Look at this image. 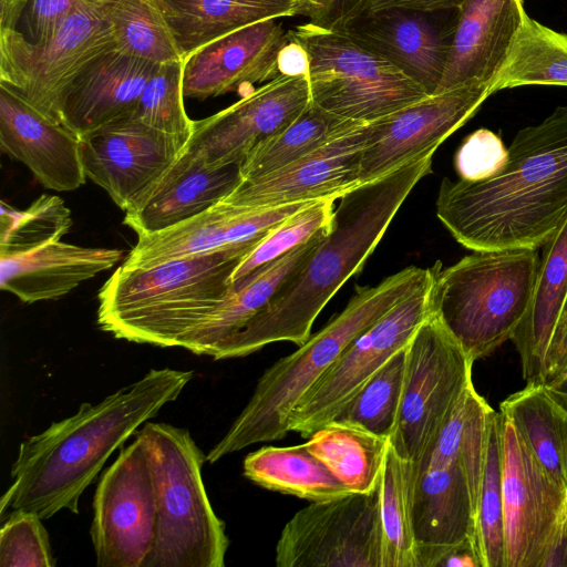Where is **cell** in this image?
<instances>
[{
  "label": "cell",
  "mask_w": 567,
  "mask_h": 567,
  "mask_svg": "<svg viewBox=\"0 0 567 567\" xmlns=\"http://www.w3.org/2000/svg\"><path fill=\"white\" fill-rule=\"evenodd\" d=\"M495 176L443 178L436 216L470 250L538 249L567 218V105L519 130Z\"/></svg>",
  "instance_id": "6da1fadb"
},
{
  "label": "cell",
  "mask_w": 567,
  "mask_h": 567,
  "mask_svg": "<svg viewBox=\"0 0 567 567\" xmlns=\"http://www.w3.org/2000/svg\"><path fill=\"white\" fill-rule=\"evenodd\" d=\"M193 371L152 369L96 404L52 423L21 442L12 483L1 498L7 511L23 509L47 519L62 509L79 513V501L105 462L137 429L175 401Z\"/></svg>",
  "instance_id": "7a4b0ae2"
},
{
  "label": "cell",
  "mask_w": 567,
  "mask_h": 567,
  "mask_svg": "<svg viewBox=\"0 0 567 567\" xmlns=\"http://www.w3.org/2000/svg\"><path fill=\"white\" fill-rule=\"evenodd\" d=\"M433 154L426 153L340 197L319 246L214 359L246 357L280 341L301 346L318 315L361 270L414 186L431 172Z\"/></svg>",
  "instance_id": "3957f363"
},
{
  "label": "cell",
  "mask_w": 567,
  "mask_h": 567,
  "mask_svg": "<svg viewBox=\"0 0 567 567\" xmlns=\"http://www.w3.org/2000/svg\"><path fill=\"white\" fill-rule=\"evenodd\" d=\"M265 235L148 268L121 265L99 291V327L117 339L177 347L226 296L235 270Z\"/></svg>",
  "instance_id": "277c9868"
},
{
  "label": "cell",
  "mask_w": 567,
  "mask_h": 567,
  "mask_svg": "<svg viewBox=\"0 0 567 567\" xmlns=\"http://www.w3.org/2000/svg\"><path fill=\"white\" fill-rule=\"evenodd\" d=\"M434 270L435 265L410 266L373 287L357 288L339 315L261 374L248 403L209 450L207 462L215 463L256 443L284 439L290 432L289 415L301 396L359 334L425 285Z\"/></svg>",
  "instance_id": "5b68a950"
},
{
  "label": "cell",
  "mask_w": 567,
  "mask_h": 567,
  "mask_svg": "<svg viewBox=\"0 0 567 567\" xmlns=\"http://www.w3.org/2000/svg\"><path fill=\"white\" fill-rule=\"evenodd\" d=\"M495 413L472 382L432 449L411 461L420 567H437L451 549L466 540L476 550V516Z\"/></svg>",
  "instance_id": "8992f818"
},
{
  "label": "cell",
  "mask_w": 567,
  "mask_h": 567,
  "mask_svg": "<svg viewBox=\"0 0 567 567\" xmlns=\"http://www.w3.org/2000/svg\"><path fill=\"white\" fill-rule=\"evenodd\" d=\"M536 248L472 250L435 271L432 311L473 361L511 340L526 317L537 284Z\"/></svg>",
  "instance_id": "52a82bcc"
},
{
  "label": "cell",
  "mask_w": 567,
  "mask_h": 567,
  "mask_svg": "<svg viewBox=\"0 0 567 567\" xmlns=\"http://www.w3.org/2000/svg\"><path fill=\"white\" fill-rule=\"evenodd\" d=\"M135 435L147 450L156 526L143 567H224L229 540L202 477L206 455L186 429L146 422Z\"/></svg>",
  "instance_id": "ba28073f"
},
{
  "label": "cell",
  "mask_w": 567,
  "mask_h": 567,
  "mask_svg": "<svg viewBox=\"0 0 567 567\" xmlns=\"http://www.w3.org/2000/svg\"><path fill=\"white\" fill-rule=\"evenodd\" d=\"M288 34L309 54L311 101L330 113L370 123L429 96L390 62L339 31L309 21Z\"/></svg>",
  "instance_id": "9c48e42d"
},
{
  "label": "cell",
  "mask_w": 567,
  "mask_h": 567,
  "mask_svg": "<svg viewBox=\"0 0 567 567\" xmlns=\"http://www.w3.org/2000/svg\"><path fill=\"white\" fill-rule=\"evenodd\" d=\"M474 361L432 311L406 346L402 395L390 444L417 460L434 445L472 381Z\"/></svg>",
  "instance_id": "30bf717a"
},
{
  "label": "cell",
  "mask_w": 567,
  "mask_h": 567,
  "mask_svg": "<svg viewBox=\"0 0 567 567\" xmlns=\"http://www.w3.org/2000/svg\"><path fill=\"white\" fill-rule=\"evenodd\" d=\"M114 48L111 27L94 6H78L43 44L29 42L17 30H0V84L62 124V100L70 84Z\"/></svg>",
  "instance_id": "8fae6325"
},
{
  "label": "cell",
  "mask_w": 567,
  "mask_h": 567,
  "mask_svg": "<svg viewBox=\"0 0 567 567\" xmlns=\"http://www.w3.org/2000/svg\"><path fill=\"white\" fill-rule=\"evenodd\" d=\"M433 277L359 334L337 361L301 396L289 415L288 427L302 437L333 421L363 384L398 350L408 346L432 312Z\"/></svg>",
  "instance_id": "7c38bea8"
},
{
  "label": "cell",
  "mask_w": 567,
  "mask_h": 567,
  "mask_svg": "<svg viewBox=\"0 0 567 567\" xmlns=\"http://www.w3.org/2000/svg\"><path fill=\"white\" fill-rule=\"evenodd\" d=\"M275 560L278 567H382L379 486L298 511L280 533Z\"/></svg>",
  "instance_id": "4fadbf2b"
},
{
  "label": "cell",
  "mask_w": 567,
  "mask_h": 567,
  "mask_svg": "<svg viewBox=\"0 0 567 567\" xmlns=\"http://www.w3.org/2000/svg\"><path fill=\"white\" fill-rule=\"evenodd\" d=\"M156 495L146 446L134 434L103 472L90 528L96 566L143 567L155 537Z\"/></svg>",
  "instance_id": "5bb4252c"
},
{
  "label": "cell",
  "mask_w": 567,
  "mask_h": 567,
  "mask_svg": "<svg viewBox=\"0 0 567 567\" xmlns=\"http://www.w3.org/2000/svg\"><path fill=\"white\" fill-rule=\"evenodd\" d=\"M505 567H540L561 520L567 489L544 468L514 424L497 413Z\"/></svg>",
  "instance_id": "9a60e30c"
},
{
  "label": "cell",
  "mask_w": 567,
  "mask_h": 567,
  "mask_svg": "<svg viewBox=\"0 0 567 567\" xmlns=\"http://www.w3.org/2000/svg\"><path fill=\"white\" fill-rule=\"evenodd\" d=\"M491 94V83H470L425 96L367 123L360 184L378 179L426 153H434Z\"/></svg>",
  "instance_id": "2e32d148"
},
{
  "label": "cell",
  "mask_w": 567,
  "mask_h": 567,
  "mask_svg": "<svg viewBox=\"0 0 567 567\" xmlns=\"http://www.w3.org/2000/svg\"><path fill=\"white\" fill-rule=\"evenodd\" d=\"M457 18L458 8L389 7L368 9L334 30L433 95L445 71Z\"/></svg>",
  "instance_id": "e0dca14e"
},
{
  "label": "cell",
  "mask_w": 567,
  "mask_h": 567,
  "mask_svg": "<svg viewBox=\"0 0 567 567\" xmlns=\"http://www.w3.org/2000/svg\"><path fill=\"white\" fill-rule=\"evenodd\" d=\"M80 143L86 178L102 187L123 212L141 200L186 147L177 137L132 116L83 135Z\"/></svg>",
  "instance_id": "ac0fdd59"
},
{
  "label": "cell",
  "mask_w": 567,
  "mask_h": 567,
  "mask_svg": "<svg viewBox=\"0 0 567 567\" xmlns=\"http://www.w3.org/2000/svg\"><path fill=\"white\" fill-rule=\"evenodd\" d=\"M310 101L309 76L279 75L227 109L195 121L185 150L209 166L241 164L259 143L295 121Z\"/></svg>",
  "instance_id": "d6986e66"
},
{
  "label": "cell",
  "mask_w": 567,
  "mask_h": 567,
  "mask_svg": "<svg viewBox=\"0 0 567 567\" xmlns=\"http://www.w3.org/2000/svg\"><path fill=\"white\" fill-rule=\"evenodd\" d=\"M367 123L269 174L244 179L224 199L245 209L272 208L321 199H339L360 184Z\"/></svg>",
  "instance_id": "ffe728a7"
},
{
  "label": "cell",
  "mask_w": 567,
  "mask_h": 567,
  "mask_svg": "<svg viewBox=\"0 0 567 567\" xmlns=\"http://www.w3.org/2000/svg\"><path fill=\"white\" fill-rule=\"evenodd\" d=\"M288 41L277 19H268L198 48L183 60L184 96L205 100L276 79L277 56Z\"/></svg>",
  "instance_id": "44dd1931"
},
{
  "label": "cell",
  "mask_w": 567,
  "mask_h": 567,
  "mask_svg": "<svg viewBox=\"0 0 567 567\" xmlns=\"http://www.w3.org/2000/svg\"><path fill=\"white\" fill-rule=\"evenodd\" d=\"M309 203L245 209L223 202L166 229L137 235L126 268H148L172 259L216 250L265 235Z\"/></svg>",
  "instance_id": "7402d4cb"
},
{
  "label": "cell",
  "mask_w": 567,
  "mask_h": 567,
  "mask_svg": "<svg viewBox=\"0 0 567 567\" xmlns=\"http://www.w3.org/2000/svg\"><path fill=\"white\" fill-rule=\"evenodd\" d=\"M0 148L25 165L48 189L71 192L86 181L80 137L1 84Z\"/></svg>",
  "instance_id": "603a6c76"
},
{
  "label": "cell",
  "mask_w": 567,
  "mask_h": 567,
  "mask_svg": "<svg viewBox=\"0 0 567 567\" xmlns=\"http://www.w3.org/2000/svg\"><path fill=\"white\" fill-rule=\"evenodd\" d=\"M527 16L523 0H465L435 94L470 83L493 84Z\"/></svg>",
  "instance_id": "cb8c5ba5"
},
{
  "label": "cell",
  "mask_w": 567,
  "mask_h": 567,
  "mask_svg": "<svg viewBox=\"0 0 567 567\" xmlns=\"http://www.w3.org/2000/svg\"><path fill=\"white\" fill-rule=\"evenodd\" d=\"M241 181L240 164L209 166L185 150L141 200L125 212L123 223L137 235L166 229L217 205Z\"/></svg>",
  "instance_id": "d4e9b609"
},
{
  "label": "cell",
  "mask_w": 567,
  "mask_h": 567,
  "mask_svg": "<svg viewBox=\"0 0 567 567\" xmlns=\"http://www.w3.org/2000/svg\"><path fill=\"white\" fill-rule=\"evenodd\" d=\"M161 64L112 49L94 59L70 84L61 109L62 124L79 137L132 116Z\"/></svg>",
  "instance_id": "484cf974"
},
{
  "label": "cell",
  "mask_w": 567,
  "mask_h": 567,
  "mask_svg": "<svg viewBox=\"0 0 567 567\" xmlns=\"http://www.w3.org/2000/svg\"><path fill=\"white\" fill-rule=\"evenodd\" d=\"M330 227L331 225L280 258L233 282L215 309L204 321L183 336L177 347L198 355L215 358L301 268Z\"/></svg>",
  "instance_id": "4316f807"
},
{
  "label": "cell",
  "mask_w": 567,
  "mask_h": 567,
  "mask_svg": "<svg viewBox=\"0 0 567 567\" xmlns=\"http://www.w3.org/2000/svg\"><path fill=\"white\" fill-rule=\"evenodd\" d=\"M122 257L117 248L53 241L23 255L0 257V288L25 303L59 299Z\"/></svg>",
  "instance_id": "83f0119b"
},
{
  "label": "cell",
  "mask_w": 567,
  "mask_h": 567,
  "mask_svg": "<svg viewBox=\"0 0 567 567\" xmlns=\"http://www.w3.org/2000/svg\"><path fill=\"white\" fill-rule=\"evenodd\" d=\"M529 310L512 337L527 382H544L548 344L567 298V218L544 244Z\"/></svg>",
  "instance_id": "f1b7e54d"
},
{
  "label": "cell",
  "mask_w": 567,
  "mask_h": 567,
  "mask_svg": "<svg viewBox=\"0 0 567 567\" xmlns=\"http://www.w3.org/2000/svg\"><path fill=\"white\" fill-rule=\"evenodd\" d=\"M183 58L238 29L296 16L292 0H155Z\"/></svg>",
  "instance_id": "f546056e"
},
{
  "label": "cell",
  "mask_w": 567,
  "mask_h": 567,
  "mask_svg": "<svg viewBox=\"0 0 567 567\" xmlns=\"http://www.w3.org/2000/svg\"><path fill=\"white\" fill-rule=\"evenodd\" d=\"M527 446L555 481L567 489V409L542 382L526 386L499 404Z\"/></svg>",
  "instance_id": "4dcf8cb0"
},
{
  "label": "cell",
  "mask_w": 567,
  "mask_h": 567,
  "mask_svg": "<svg viewBox=\"0 0 567 567\" xmlns=\"http://www.w3.org/2000/svg\"><path fill=\"white\" fill-rule=\"evenodd\" d=\"M389 444V437L342 420L329 422L306 442L351 493L362 494L378 488Z\"/></svg>",
  "instance_id": "1f68e13d"
},
{
  "label": "cell",
  "mask_w": 567,
  "mask_h": 567,
  "mask_svg": "<svg viewBox=\"0 0 567 567\" xmlns=\"http://www.w3.org/2000/svg\"><path fill=\"white\" fill-rule=\"evenodd\" d=\"M244 475L256 485L310 502L346 496L351 492L315 456L306 443L264 446L246 455Z\"/></svg>",
  "instance_id": "d6a6232c"
},
{
  "label": "cell",
  "mask_w": 567,
  "mask_h": 567,
  "mask_svg": "<svg viewBox=\"0 0 567 567\" xmlns=\"http://www.w3.org/2000/svg\"><path fill=\"white\" fill-rule=\"evenodd\" d=\"M360 124L310 101L295 121L250 151L240 164L243 181L287 166Z\"/></svg>",
  "instance_id": "836d02e7"
},
{
  "label": "cell",
  "mask_w": 567,
  "mask_h": 567,
  "mask_svg": "<svg viewBox=\"0 0 567 567\" xmlns=\"http://www.w3.org/2000/svg\"><path fill=\"white\" fill-rule=\"evenodd\" d=\"M524 85L567 86V34L527 16L492 93Z\"/></svg>",
  "instance_id": "e575fe53"
},
{
  "label": "cell",
  "mask_w": 567,
  "mask_h": 567,
  "mask_svg": "<svg viewBox=\"0 0 567 567\" xmlns=\"http://www.w3.org/2000/svg\"><path fill=\"white\" fill-rule=\"evenodd\" d=\"M411 461L389 444L379 482L382 567H420L412 519Z\"/></svg>",
  "instance_id": "d590c367"
},
{
  "label": "cell",
  "mask_w": 567,
  "mask_h": 567,
  "mask_svg": "<svg viewBox=\"0 0 567 567\" xmlns=\"http://www.w3.org/2000/svg\"><path fill=\"white\" fill-rule=\"evenodd\" d=\"M99 7L115 49L155 64L184 60L155 0H109Z\"/></svg>",
  "instance_id": "8d00e7d4"
},
{
  "label": "cell",
  "mask_w": 567,
  "mask_h": 567,
  "mask_svg": "<svg viewBox=\"0 0 567 567\" xmlns=\"http://www.w3.org/2000/svg\"><path fill=\"white\" fill-rule=\"evenodd\" d=\"M73 224L71 210L56 195L42 194L19 210L1 202L0 257L23 255L59 241Z\"/></svg>",
  "instance_id": "74e56055"
},
{
  "label": "cell",
  "mask_w": 567,
  "mask_h": 567,
  "mask_svg": "<svg viewBox=\"0 0 567 567\" xmlns=\"http://www.w3.org/2000/svg\"><path fill=\"white\" fill-rule=\"evenodd\" d=\"M406 347L392 354L363 384L334 420H342L390 437L399 412Z\"/></svg>",
  "instance_id": "f35d334b"
},
{
  "label": "cell",
  "mask_w": 567,
  "mask_h": 567,
  "mask_svg": "<svg viewBox=\"0 0 567 567\" xmlns=\"http://www.w3.org/2000/svg\"><path fill=\"white\" fill-rule=\"evenodd\" d=\"M183 60L158 65L146 83L132 117L186 145L195 130L184 106Z\"/></svg>",
  "instance_id": "ab89813d"
},
{
  "label": "cell",
  "mask_w": 567,
  "mask_h": 567,
  "mask_svg": "<svg viewBox=\"0 0 567 567\" xmlns=\"http://www.w3.org/2000/svg\"><path fill=\"white\" fill-rule=\"evenodd\" d=\"M334 200L312 202L271 228L239 264L231 282L247 277L328 228L333 218Z\"/></svg>",
  "instance_id": "60d3db41"
},
{
  "label": "cell",
  "mask_w": 567,
  "mask_h": 567,
  "mask_svg": "<svg viewBox=\"0 0 567 567\" xmlns=\"http://www.w3.org/2000/svg\"><path fill=\"white\" fill-rule=\"evenodd\" d=\"M476 550L481 567H505L501 446L497 413L493 419L476 516Z\"/></svg>",
  "instance_id": "b9f144b4"
},
{
  "label": "cell",
  "mask_w": 567,
  "mask_h": 567,
  "mask_svg": "<svg viewBox=\"0 0 567 567\" xmlns=\"http://www.w3.org/2000/svg\"><path fill=\"white\" fill-rule=\"evenodd\" d=\"M33 512L16 509L0 529L1 567H54L49 534Z\"/></svg>",
  "instance_id": "7bdbcfd3"
},
{
  "label": "cell",
  "mask_w": 567,
  "mask_h": 567,
  "mask_svg": "<svg viewBox=\"0 0 567 567\" xmlns=\"http://www.w3.org/2000/svg\"><path fill=\"white\" fill-rule=\"evenodd\" d=\"M508 161V148L491 130L478 128L470 134L455 155L460 178L478 182L498 174Z\"/></svg>",
  "instance_id": "ee69618b"
},
{
  "label": "cell",
  "mask_w": 567,
  "mask_h": 567,
  "mask_svg": "<svg viewBox=\"0 0 567 567\" xmlns=\"http://www.w3.org/2000/svg\"><path fill=\"white\" fill-rule=\"evenodd\" d=\"M73 4L74 0H0V30H17L19 22L35 27L52 23Z\"/></svg>",
  "instance_id": "f6af8a7d"
},
{
  "label": "cell",
  "mask_w": 567,
  "mask_h": 567,
  "mask_svg": "<svg viewBox=\"0 0 567 567\" xmlns=\"http://www.w3.org/2000/svg\"><path fill=\"white\" fill-rule=\"evenodd\" d=\"M567 375V305L556 321L545 359L544 384L551 385Z\"/></svg>",
  "instance_id": "bcb514c9"
},
{
  "label": "cell",
  "mask_w": 567,
  "mask_h": 567,
  "mask_svg": "<svg viewBox=\"0 0 567 567\" xmlns=\"http://www.w3.org/2000/svg\"><path fill=\"white\" fill-rule=\"evenodd\" d=\"M277 69L284 76H309L310 59L306 48L289 38L278 53Z\"/></svg>",
  "instance_id": "7dc6e473"
},
{
  "label": "cell",
  "mask_w": 567,
  "mask_h": 567,
  "mask_svg": "<svg viewBox=\"0 0 567 567\" xmlns=\"http://www.w3.org/2000/svg\"><path fill=\"white\" fill-rule=\"evenodd\" d=\"M375 0H332V7L321 27L338 29L348 20L368 10Z\"/></svg>",
  "instance_id": "c3c4849f"
},
{
  "label": "cell",
  "mask_w": 567,
  "mask_h": 567,
  "mask_svg": "<svg viewBox=\"0 0 567 567\" xmlns=\"http://www.w3.org/2000/svg\"><path fill=\"white\" fill-rule=\"evenodd\" d=\"M465 0H375L369 9L403 7L422 10L458 8Z\"/></svg>",
  "instance_id": "681fc988"
},
{
  "label": "cell",
  "mask_w": 567,
  "mask_h": 567,
  "mask_svg": "<svg viewBox=\"0 0 567 567\" xmlns=\"http://www.w3.org/2000/svg\"><path fill=\"white\" fill-rule=\"evenodd\" d=\"M443 567H481V563L471 540L451 549L439 563Z\"/></svg>",
  "instance_id": "f907efd6"
},
{
  "label": "cell",
  "mask_w": 567,
  "mask_h": 567,
  "mask_svg": "<svg viewBox=\"0 0 567 567\" xmlns=\"http://www.w3.org/2000/svg\"><path fill=\"white\" fill-rule=\"evenodd\" d=\"M297 14L306 16L310 22L321 24L330 13L332 0H292Z\"/></svg>",
  "instance_id": "816d5d0a"
},
{
  "label": "cell",
  "mask_w": 567,
  "mask_h": 567,
  "mask_svg": "<svg viewBox=\"0 0 567 567\" xmlns=\"http://www.w3.org/2000/svg\"><path fill=\"white\" fill-rule=\"evenodd\" d=\"M546 385V384H545ZM555 399L567 409V378L553 384L546 385Z\"/></svg>",
  "instance_id": "f5cc1de1"
},
{
  "label": "cell",
  "mask_w": 567,
  "mask_h": 567,
  "mask_svg": "<svg viewBox=\"0 0 567 567\" xmlns=\"http://www.w3.org/2000/svg\"><path fill=\"white\" fill-rule=\"evenodd\" d=\"M81 4L99 7L109 0H78Z\"/></svg>",
  "instance_id": "db71d44e"
},
{
  "label": "cell",
  "mask_w": 567,
  "mask_h": 567,
  "mask_svg": "<svg viewBox=\"0 0 567 567\" xmlns=\"http://www.w3.org/2000/svg\"><path fill=\"white\" fill-rule=\"evenodd\" d=\"M566 378H567V375H566L565 378H563L561 380H564V379H566ZM561 380H559V381H561ZM559 381H558V382H559ZM556 383H557V382H556ZM554 384H555V383H554ZM551 385H553V384H551Z\"/></svg>",
  "instance_id": "11a10c76"
},
{
  "label": "cell",
  "mask_w": 567,
  "mask_h": 567,
  "mask_svg": "<svg viewBox=\"0 0 567 567\" xmlns=\"http://www.w3.org/2000/svg\"><path fill=\"white\" fill-rule=\"evenodd\" d=\"M566 305H567V298H566V300H565V303H564V306H566Z\"/></svg>",
  "instance_id": "9f6ffc18"
}]
</instances>
